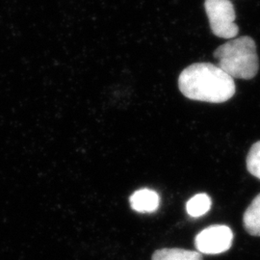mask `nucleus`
<instances>
[{
    "label": "nucleus",
    "instance_id": "f257e3e1",
    "mask_svg": "<svg viewBox=\"0 0 260 260\" xmlns=\"http://www.w3.org/2000/svg\"><path fill=\"white\" fill-rule=\"evenodd\" d=\"M178 88L189 100L210 103H225L236 91L233 77L211 63L187 67L178 77Z\"/></svg>",
    "mask_w": 260,
    "mask_h": 260
},
{
    "label": "nucleus",
    "instance_id": "39448f33",
    "mask_svg": "<svg viewBox=\"0 0 260 260\" xmlns=\"http://www.w3.org/2000/svg\"><path fill=\"white\" fill-rule=\"evenodd\" d=\"M129 202L133 210L140 213H150L157 209L160 199L155 191L141 189L131 195Z\"/></svg>",
    "mask_w": 260,
    "mask_h": 260
},
{
    "label": "nucleus",
    "instance_id": "0eeeda50",
    "mask_svg": "<svg viewBox=\"0 0 260 260\" xmlns=\"http://www.w3.org/2000/svg\"><path fill=\"white\" fill-rule=\"evenodd\" d=\"M151 260H204L199 251H189L184 249H162L157 250Z\"/></svg>",
    "mask_w": 260,
    "mask_h": 260
},
{
    "label": "nucleus",
    "instance_id": "6e6552de",
    "mask_svg": "<svg viewBox=\"0 0 260 260\" xmlns=\"http://www.w3.org/2000/svg\"><path fill=\"white\" fill-rule=\"evenodd\" d=\"M211 208V199L206 194H198L190 199L186 205L188 214L194 218L204 216Z\"/></svg>",
    "mask_w": 260,
    "mask_h": 260
},
{
    "label": "nucleus",
    "instance_id": "20e7f679",
    "mask_svg": "<svg viewBox=\"0 0 260 260\" xmlns=\"http://www.w3.org/2000/svg\"><path fill=\"white\" fill-rule=\"evenodd\" d=\"M233 240V231L229 226L214 224L196 236V249L200 253L219 254L232 248Z\"/></svg>",
    "mask_w": 260,
    "mask_h": 260
},
{
    "label": "nucleus",
    "instance_id": "1a4fd4ad",
    "mask_svg": "<svg viewBox=\"0 0 260 260\" xmlns=\"http://www.w3.org/2000/svg\"><path fill=\"white\" fill-rule=\"evenodd\" d=\"M246 164L250 174L260 179V141L251 146L246 159Z\"/></svg>",
    "mask_w": 260,
    "mask_h": 260
},
{
    "label": "nucleus",
    "instance_id": "423d86ee",
    "mask_svg": "<svg viewBox=\"0 0 260 260\" xmlns=\"http://www.w3.org/2000/svg\"><path fill=\"white\" fill-rule=\"evenodd\" d=\"M245 230L252 236H260V194L256 196L243 216Z\"/></svg>",
    "mask_w": 260,
    "mask_h": 260
},
{
    "label": "nucleus",
    "instance_id": "f03ea898",
    "mask_svg": "<svg viewBox=\"0 0 260 260\" xmlns=\"http://www.w3.org/2000/svg\"><path fill=\"white\" fill-rule=\"evenodd\" d=\"M218 67L233 78L252 79L255 77L259 61L253 39L243 36L232 40L214 51Z\"/></svg>",
    "mask_w": 260,
    "mask_h": 260
},
{
    "label": "nucleus",
    "instance_id": "7ed1b4c3",
    "mask_svg": "<svg viewBox=\"0 0 260 260\" xmlns=\"http://www.w3.org/2000/svg\"><path fill=\"white\" fill-rule=\"evenodd\" d=\"M205 9L215 36L233 39L238 34L239 28L234 22L235 10L231 0H205Z\"/></svg>",
    "mask_w": 260,
    "mask_h": 260
}]
</instances>
